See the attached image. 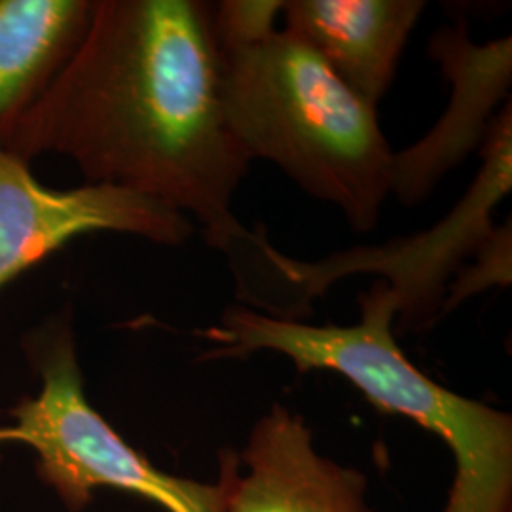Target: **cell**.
<instances>
[{
  "label": "cell",
  "mask_w": 512,
  "mask_h": 512,
  "mask_svg": "<svg viewBox=\"0 0 512 512\" xmlns=\"http://www.w3.org/2000/svg\"><path fill=\"white\" fill-rule=\"evenodd\" d=\"M4 148L27 164L59 154L86 183L164 203L224 255L251 232L234 213L251 162L226 120L211 2L95 0L80 46Z\"/></svg>",
  "instance_id": "cell-1"
},
{
  "label": "cell",
  "mask_w": 512,
  "mask_h": 512,
  "mask_svg": "<svg viewBox=\"0 0 512 512\" xmlns=\"http://www.w3.org/2000/svg\"><path fill=\"white\" fill-rule=\"evenodd\" d=\"M359 308L355 325H308L232 306L219 325L203 330L215 344L203 359L274 351L298 374H340L374 408L408 418L446 442L456 476L442 512H512L511 414L437 384L406 357L393 330L401 302L385 281L361 293Z\"/></svg>",
  "instance_id": "cell-2"
},
{
  "label": "cell",
  "mask_w": 512,
  "mask_h": 512,
  "mask_svg": "<svg viewBox=\"0 0 512 512\" xmlns=\"http://www.w3.org/2000/svg\"><path fill=\"white\" fill-rule=\"evenodd\" d=\"M220 54L226 120L249 162L279 167L351 230H374L395 158L376 107L283 29Z\"/></svg>",
  "instance_id": "cell-3"
},
{
  "label": "cell",
  "mask_w": 512,
  "mask_h": 512,
  "mask_svg": "<svg viewBox=\"0 0 512 512\" xmlns=\"http://www.w3.org/2000/svg\"><path fill=\"white\" fill-rule=\"evenodd\" d=\"M482 167L461 202L431 232L395 241L393 247L340 253L323 262H300L275 251L262 230L230 260L236 274L238 298L249 310L302 321L311 300L334 281L355 272L382 274L399 296V327L418 330L442 317L450 277L459 275L463 262L475 256L494 236L495 203L511 192V103L495 116L482 145Z\"/></svg>",
  "instance_id": "cell-4"
},
{
  "label": "cell",
  "mask_w": 512,
  "mask_h": 512,
  "mask_svg": "<svg viewBox=\"0 0 512 512\" xmlns=\"http://www.w3.org/2000/svg\"><path fill=\"white\" fill-rule=\"evenodd\" d=\"M40 391L0 425V442L31 446L40 473L71 511H82L99 488L122 490L165 512H226L241 463L234 450L220 454L217 482L169 475L129 446L86 397L69 317H57L33 340Z\"/></svg>",
  "instance_id": "cell-5"
},
{
  "label": "cell",
  "mask_w": 512,
  "mask_h": 512,
  "mask_svg": "<svg viewBox=\"0 0 512 512\" xmlns=\"http://www.w3.org/2000/svg\"><path fill=\"white\" fill-rule=\"evenodd\" d=\"M95 232L183 245L196 226L164 203L120 186H42L27 162L0 148V289L71 239Z\"/></svg>",
  "instance_id": "cell-6"
},
{
  "label": "cell",
  "mask_w": 512,
  "mask_h": 512,
  "mask_svg": "<svg viewBox=\"0 0 512 512\" xmlns=\"http://www.w3.org/2000/svg\"><path fill=\"white\" fill-rule=\"evenodd\" d=\"M429 55L450 82V101L420 141L395 152L391 196L406 207L425 202L446 175L484 145L495 110L511 93V37L478 44L463 23L442 27L429 42Z\"/></svg>",
  "instance_id": "cell-7"
},
{
  "label": "cell",
  "mask_w": 512,
  "mask_h": 512,
  "mask_svg": "<svg viewBox=\"0 0 512 512\" xmlns=\"http://www.w3.org/2000/svg\"><path fill=\"white\" fill-rule=\"evenodd\" d=\"M226 512H372L368 480L315 450L306 420L275 403L249 433Z\"/></svg>",
  "instance_id": "cell-8"
},
{
  "label": "cell",
  "mask_w": 512,
  "mask_h": 512,
  "mask_svg": "<svg viewBox=\"0 0 512 512\" xmlns=\"http://www.w3.org/2000/svg\"><path fill=\"white\" fill-rule=\"evenodd\" d=\"M425 6L423 0H287L281 29L308 44L344 84L378 107Z\"/></svg>",
  "instance_id": "cell-9"
},
{
  "label": "cell",
  "mask_w": 512,
  "mask_h": 512,
  "mask_svg": "<svg viewBox=\"0 0 512 512\" xmlns=\"http://www.w3.org/2000/svg\"><path fill=\"white\" fill-rule=\"evenodd\" d=\"M93 8L95 0H0V148L73 57Z\"/></svg>",
  "instance_id": "cell-10"
},
{
  "label": "cell",
  "mask_w": 512,
  "mask_h": 512,
  "mask_svg": "<svg viewBox=\"0 0 512 512\" xmlns=\"http://www.w3.org/2000/svg\"><path fill=\"white\" fill-rule=\"evenodd\" d=\"M281 0H224L213 4V25L219 48H234L277 31Z\"/></svg>",
  "instance_id": "cell-11"
}]
</instances>
